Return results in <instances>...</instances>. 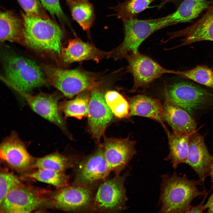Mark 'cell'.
Returning <instances> with one entry per match:
<instances>
[{"label": "cell", "instance_id": "836d02e7", "mask_svg": "<svg viewBox=\"0 0 213 213\" xmlns=\"http://www.w3.org/2000/svg\"><path fill=\"white\" fill-rule=\"evenodd\" d=\"M207 195L204 196V198L200 204L196 206H191L186 213H203L204 210V204L205 199Z\"/></svg>", "mask_w": 213, "mask_h": 213}, {"label": "cell", "instance_id": "f546056e", "mask_svg": "<svg viewBox=\"0 0 213 213\" xmlns=\"http://www.w3.org/2000/svg\"><path fill=\"white\" fill-rule=\"evenodd\" d=\"M106 103L114 115L119 118H124L129 116V102L123 96L117 91H107L105 94Z\"/></svg>", "mask_w": 213, "mask_h": 213}, {"label": "cell", "instance_id": "d590c367", "mask_svg": "<svg viewBox=\"0 0 213 213\" xmlns=\"http://www.w3.org/2000/svg\"><path fill=\"white\" fill-rule=\"evenodd\" d=\"M209 175H210L211 177L212 187L213 188V162L211 167Z\"/></svg>", "mask_w": 213, "mask_h": 213}, {"label": "cell", "instance_id": "e575fe53", "mask_svg": "<svg viewBox=\"0 0 213 213\" xmlns=\"http://www.w3.org/2000/svg\"><path fill=\"white\" fill-rule=\"evenodd\" d=\"M204 209H208V213H213V192L206 203L204 204Z\"/></svg>", "mask_w": 213, "mask_h": 213}, {"label": "cell", "instance_id": "e0dca14e", "mask_svg": "<svg viewBox=\"0 0 213 213\" xmlns=\"http://www.w3.org/2000/svg\"><path fill=\"white\" fill-rule=\"evenodd\" d=\"M213 156L209 153L204 137L196 132L190 137L188 142V156L185 163L191 167L204 183L209 175Z\"/></svg>", "mask_w": 213, "mask_h": 213}, {"label": "cell", "instance_id": "3957f363", "mask_svg": "<svg viewBox=\"0 0 213 213\" xmlns=\"http://www.w3.org/2000/svg\"><path fill=\"white\" fill-rule=\"evenodd\" d=\"M43 70L47 82L69 98L91 90L104 80L99 74L80 69H65L44 65Z\"/></svg>", "mask_w": 213, "mask_h": 213}, {"label": "cell", "instance_id": "ffe728a7", "mask_svg": "<svg viewBox=\"0 0 213 213\" xmlns=\"http://www.w3.org/2000/svg\"><path fill=\"white\" fill-rule=\"evenodd\" d=\"M129 102V117L137 116L150 118L160 123L165 130L167 129L164 122L163 106L159 100L138 95L130 98Z\"/></svg>", "mask_w": 213, "mask_h": 213}, {"label": "cell", "instance_id": "52a82bcc", "mask_svg": "<svg viewBox=\"0 0 213 213\" xmlns=\"http://www.w3.org/2000/svg\"><path fill=\"white\" fill-rule=\"evenodd\" d=\"M128 175V173L116 175L111 179L102 181L96 189L91 211L116 212L125 209L128 199L124 183Z\"/></svg>", "mask_w": 213, "mask_h": 213}, {"label": "cell", "instance_id": "d4e9b609", "mask_svg": "<svg viewBox=\"0 0 213 213\" xmlns=\"http://www.w3.org/2000/svg\"><path fill=\"white\" fill-rule=\"evenodd\" d=\"M91 94V90L85 91L78 94L73 100L60 102L59 104L60 110L66 117L81 119L88 116Z\"/></svg>", "mask_w": 213, "mask_h": 213}, {"label": "cell", "instance_id": "44dd1931", "mask_svg": "<svg viewBox=\"0 0 213 213\" xmlns=\"http://www.w3.org/2000/svg\"><path fill=\"white\" fill-rule=\"evenodd\" d=\"M0 40L1 42L9 41L25 45L24 22L20 17L10 11L1 12Z\"/></svg>", "mask_w": 213, "mask_h": 213}, {"label": "cell", "instance_id": "4fadbf2b", "mask_svg": "<svg viewBox=\"0 0 213 213\" xmlns=\"http://www.w3.org/2000/svg\"><path fill=\"white\" fill-rule=\"evenodd\" d=\"M23 97L31 109L38 115L66 131L64 122L59 108V101L61 95L56 92L41 93L32 95L28 92L14 89Z\"/></svg>", "mask_w": 213, "mask_h": 213}, {"label": "cell", "instance_id": "6da1fadb", "mask_svg": "<svg viewBox=\"0 0 213 213\" xmlns=\"http://www.w3.org/2000/svg\"><path fill=\"white\" fill-rule=\"evenodd\" d=\"M202 183L199 180H190L185 176L174 173L162 177L159 212L186 213L191 203L195 198L207 195L205 191L199 190L198 186Z\"/></svg>", "mask_w": 213, "mask_h": 213}, {"label": "cell", "instance_id": "ba28073f", "mask_svg": "<svg viewBox=\"0 0 213 213\" xmlns=\"http://www.w3.org/2000/svg\"><path fill=\"white\" fill-rule=\"evenodd\" d=\"M127 61V72L131 73L133 78V85L130 93L135 91L139 88L149 87V85L163 75L174 74V70L167 69L161 66L149 57L141 54L128 53L123 57Z\"/></svg>", "mask_w": 213, "mask_h": 213}, {"label": "cell", "instance_id": "9c48e42d", "mask_svg": "<svg viewBox=\"0 0 213 213\" xmlns=\"http://www.w3.org/2000/svg\"><path fill=\"white\" fill-rule=\"evenodd\" d=\"M96 184L72 185L59 189L52 196V203L57 208L66 211H91Z\"/></svg>", "mask_w": 213, "mask_h": 213}, {"label": "cell", "instance_id": "ac0fdd59", "mask_svg": "<svg viewBox=\"0 0 213 213\" xmlns=\"http://www.w3.org/2000/svg\"><path fill=\"white\" fill-rule=\"evenodd\" d=\"M108 54L109 52L100 50L92 44L75 38L69 41L67 47L62 46L59 56L64 64H69L90 60L97 62L108 58Z\"/></svg>", "mask_w": 213, "mask_h": 213}, {"label": "cell", "instance_id": "f1b7e54d", "mask_svg": "<svg viewBox=\"0 0 213 213\" xmlns=\"http://www.w3.org/2000/svg\"><path fill=\"white\" fill-rule=\"evenodd\" d=\"M174 74L213 89V69L206 65H198L187 70H175Z\"/></svg>", "mask_w": 213, "mask_h": 213}, {"label": "cell", "instance_id": "5b68a950", "mask_svg": "<svg viewBox=\"0 0 213 213\" xmlns=\"http://www.w3.org/2000/svg\"><path fill=\"white\" fill-rule=\"evenodd\" d=\"M4 62L5 78H1L13 89L28 92L47 83L43 70L31 60L12 55L6 57Z\"/></svg>", "mask_w": 213, "mask_h": 213}, {"label": "cell", "instance_id": "484cf974", "mask_svg": "<svg viewBox=\"0 0 213 213\" xmlns=\"http://www.w3.org/2000/svg\"><path fill=\"white\" fill-rule=\"evenodd\" d=\"M77 162L76 159L56 152L37 159L32 166L37 169L64 172L66 170L75 166Z\"/></svg>", "mask_w": 213, "mask_h": 213}, {"label": "cell", "instance_id": "4316f807", "mask_svg": "<svg viewBox=\"0 0 213 213\" xmlns=\"http://www.w3.org/2000/svg\"><path fill=\"white\" fill-rule=\"evenodd\" d=\"M25 176L43 183L53 185L58 189L69 185L70 177L64 172L41 169L28 173Z\"/></svg>", "mask_w": 213, "mask_h": 213}, {"label": "cell", "instance_id": "7c38bea8", "mask_svg": "<svg viewBox=\"0 0 213 213\" xmlns=\"http://www.w3.org/2000/svg\"><path fill=\"white\" fill-rule=\"evenodd\" d=\"M45 201L39 191L21 184L7 194L0 204V211L2 213H30Z\"/></svg>", "mask_w": 213, "mask_h": 213}, {"label": "cell", "instance_id": "277c9868", "mask_svg": "<svg viewBox=\"0 0 213 213\" xmlns=\"http://www.w3.org/2000/svg\"><path fill=\"white\" fill-rule=\"evenodd\" d=\"M124 37L122 43L109 52L108 58L117 60L126 54H137L141 44L153 33L172 25L170 14L157 19L140 20L135 18L123 21Z\"/></svg>", "mask_w": 213, "mask_h": 213}, {"label": "cell", "instance_id": "5bb4252c", "mask_svg": "<svg viewBox=\"0 0 213 213\" xmlns=\"http://www.w3.org/2000/svg\"><path fill=\"white\" fill-rule=\"evenodd\" d=\"M168 34L169 37L166 42L176 38H183L180 44L170 50L202 41H213V1L211 2L206 12L196 21L184 28Z\"/></svg>", "mask_w": 213, "mask_h": 213}, {"label": "cell", "instance_id": "83f0119b", "mask_svg": "<svg viewBox=\"0 0 213 213\" xmlns=\"http://www.w3.org/2000/svg\"><path fill=\"white\" fill-rule=\"evenodd\" d=\"M155 0H125L113 7L116 16L124 21L135 18L137 14L149 7Z\"/></svg>", "mask_w": 213, "mask_h": 213}, {"label": "cell", "instance_id": "8992f818", "mask_svg": "<svg viewBox=\"0 0 213 213\" xmlns=\"http://www.w3.org/2000/svg\"><path fill=\"white\" fill-rule=\"evenodd\" d=\"M165 94L190 114L213 105V93L191 82L181 81L166 86Z\"/></svg>", "mask_w": 213, "mask_h": 213}, {"label": "cell", "instance_id": "7a4b0ae2", "mask_svg": "<svg viewBox=\"0 0 213 213\" xmlns=\"http://www.w3.org/2000/svg\"><path fill=\"white\" fill-rule=\"evenodd\" d=\"M25 45L37 51L60 55L63 36L61 28L50 18L21 12Z\"/></svg>", "mask_w": 213, "mask_h": 213}, {"label": "cell", "instance_id": "d6a6232c", "mask_svg": "<svg viewBox=\"0 0 213 213\" xmlns=\"http://www.w3.org/2000/svg\"><path fill=\"white\" fill-rule=\"evenodd\" d=\"M43 7L53 17H57L63 24L70 25L68 19L63 11L59 0H40Z\"/></svg>", "mask_w": 213, "mask_h": 213}, {"label": "cell", "instance_id": "9a60e30c", "mask_svg": "<svg viewBox=\"0 0 213 213\" xmlns=\"http://www.w3.org/2000/svg\"><path fill=\"white\" fill-rule=\"evenodd\" d=\"M136 142L128 138H106L102 145L106 160L111 171L119 175L136 154Z\"/></svg>", "mask_w": 213, "mask_h": 213}, {"label": "cell", "instance_id": "7402d4cb", "mask_svg": "<svg viewBox=\"0 0 213 213\" xmlns=\"http://www.w3.org/2000/svg\"><path fill=\"white\" fill-rule=\"evenodd\" d=\"M199 129L190 133H178L171 132L167 129L165 131L168 139L170 152L165 160L170 161L175 169L181 164L185 163L190 136L197 132Z\"/></svg>", "mask_w": 213, "mask_h": 213}, {"label": "cell", "instance_id": "d6986e66", "mask_svg": "<svg viewBox=\"0 0 213 213\" xmlns=\"http://www.w3.org/2000/svg\"><path fill=\"white\" fill-rule=\"evenodd\" d=\"M163 116L173 132L178 133H190L196 129V123L191 114L172 102L165 94Z\"/></svg>", "mask_w": 213, "mask_h": 213}, {"label": "cell", "instance_id": "30bf717a", "mask_svg": "<svg viewBox=\"0 0 213 213\" xmlns=\"http://www.w3.org/2000/svg\"><path fill=\"white\" fill-rule=\"evenodd\" d=\"M111 171L102 145L79 162L72 185L83 186L96 184L105 180Z\"/></svg>", "mask_w": 213, "mask_h": 213}, {"label": "cell", "instance_id": "603a6c76", "mask_svg": "<svg viewBox=\"0 0 213 213\" xmlns=\"http://www.w3.org/2000/svg\"><path fill=\"white\" fill-rule=\"evenodd\" d=\"M209 0H184L177 10L170 14L172 25L190 22L208 7Z\"/></svg>", "mask_w": 213, "mask_h": 213}, {"label": "cell", "instance_id": "4dcf8cb0", "mask_svg": "<svg viewBox=\"0 0 213 213\" xmlns=\"http://www.w3.org/2000/svg\"><path fill=\"white\" fill-rule=\"evenodd\" d=\"M21 184L19 179L14 175L7 172H1L0 204L11 190Z\"/></svg>", "mask_w": 213, "mask_h": 213}, {"label": "cell", "instance_id": "1f68e13d", "mask_svg": "<svg viewBox=\"0 0 213 213\" xmlns=\"http://www.w3.org/2000/svg\"><path fill=\"white\" fill-rule=\"evenodd\" d=\"M24 12L44 19L50 18L38 0H17Z\"/></svg>", "mask_w": 213, "mask_h": 213}, {"label": "cell", "instance_id": "cb8c5ba5", "mask_svg": "<svg viewBox=\"0 0 213 213\" xmlns=\"http://www.w3.org/2000/svg\"><path fill=\"white\" fill-rule=\"evenodd\" d=\"M73 19L85 31L89 30L95 16L93 5L88 0H66Z\"/></svg>", "mask_w": 213, "mask_h": 213}, {"label": "cell", "instance_id": "8fae6325", "mask_svg": "<svg viewBox=\"0 0 213 213\" xmlns=\"http://www.w3.org/2000/svg\"><path fill=\"white\" fill-rule=\"evenodd\" d=\"M102 83L91 90L88 115L90 132L98 142L104 135L114 115L106 102L105 93L100 88Z\"/></svg>", "mask_w": 213, "mask_h": 213}, {"label": "cell", "instance_id": "2e32d148", "mask_svg": "<svg viewBox=\"0 0 213 213\" xmlns=\"http://www.w3.org/2000/svg\"><path fill=\"white\" fill-rule=\"evenodd\" d=\"M0 156L10 167L17 171L25 170L33 164L32 157L25 145L14 132L1 143Z\"/></svg>", "mask_w": 213, "mask_h": 213}, {"label": "cell", "instance_id": "8d00e7d4", "mask_svg": "<svg viewBox=\"0 0 213 213\" xmlns=\"http://www.w3.org/2000/svg\"></svg>", "mask_w": 213, "mask_h": 213}]
</instances>
